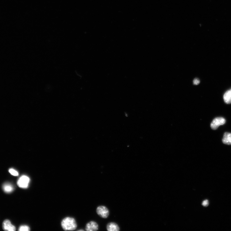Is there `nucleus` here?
Wrapping results in <instances>:
<instances>
[{
	"instance_id": "1",
	"label": "nucleus",
	"mask_w": 231,
	"mask_h": 231,
	"mask_svg": "<svg viewBox=\"0 0 231 231\" xmlns=\"http://www.w3.org/2000/svg\"><path fill=\"white\" fill-rule=\"evenodd\" d=\"M61 226L65 230H74L77 226L75 219L70 217L65 218L62 221Z\"/></svg>"
},
{
	"instance_id": "10",
	"label": "nucleus",
	"mask_w": 231,
	"mask_h": 231,
	"mask_svg": "<svg viewBox=\"0 0 231 231\" xmlns=\"http://www.w3.org/2000/svg\"><path fill=\"white\" fill-rule=\"evenodd\" d=\"M225 102L227 104L231 103V92L230 90L227 91L223 96Z\"/></svg>"
},
{
	"instance_id": "3",
	"label": "nucleus",
	"mask_w": 231,
	"mask_h": 231,
	"mask_svg": "<svg viewBox=\"0 0 231 231\" xmlns=\"http://www.w3.org/2000/svg\"><path fill=\"white\" fill-rule=\"evenodd\" d=\"M226 122L225 119L222 117H218L214 118L211 123V127L213 130L217 129L221 125L224 124Z\"/></svg>"
},
{
	"instance_id": "14",
	"label": "nucleus",
	"mask_w": 231,
	"mask_h": 231,
	"mask_svg": "<svg viewBox=\"0 0 231 231\" xmlns=\"http://www.w3.org/2000/svg\"><path fill=\"white\" fill-rule=\"evenodd\" d=\"M200 81L198 79H195L193 81V83L195 85H198L200 83Z\"/></svg>"
},
{
	"instance_id": "12",
	"label": "nucleus",
	"mask_w": 231,
	"mask_h": 231,
	"mask_svg": "<svg viewBox=\"0 0 231 231\" xmlns=\"http://www.w3.org/2000/svg\"><path fill=\"white\" fill-rule=\"evenodd\" d=\"M30 230L29 227L26 225L21 226L18 229L19 231H29Z\"/></svg>"
},
{
	"instance_id": "9",
	"label": "nucleus",
	"mask_w": 231,
	"mask_h": 231,
	"mask_svg": "<svg viewBox=\"0 0 231 231\" xmlns=\"http://www.w3.org/2000/svg\"><path fill=\"white\" fill-rule=\"evenodd\" d=\"M222 142L225 144L231 145V133H225L222 139Z\"/></svg>"
},
{
	"instance_id": "7",
	"label": "nucleus",
	"mask_w": 231,
	"mask_h": 231,
	"mask_svg": "<svg viewBox=\"0 0 231 231\" xmlns=\"http://www.w3.org/2000/svg\"><path fill=\"white\" fill-rule=\"evenodd\" d=\"M3 191L6 193L10 194L14 190L15 188L13 185L9 182L5 183L2 185Z\"/></svg>"
},
{
	"instance_id": "13",
	"label": "nucleus",
	"mask_w": 231,
	"mask_h": 231,
	"mask_svg": "<svg viewBox=\"0 0 231 231\" xmlns=\"http://www.w3.org/2000/svg\"><path fill=\"white\" fill-rule=\"evenodd\" d=\"M209 205V202L208 200H205L202 203V205L204 206H207Z\"/></svg>"
},
{
	"instance_id": "15",
	"label": "nucleus",
	"mask_w": 231,
	"mask_h": 231,
	"mask_svg": "<svg viewBox=\"0 0 231 231\" xmlns=\"http://www.w3.org/2000/svg\"><path fill=\"white\" fill-rule=\"evenodd\" d=\"M79 231H84L83 230H79Z\"/></svg>"
},
{
	"instance_id": "4",
	"label": "nucleus",
	"mask_w": 231,
	"mask_h": 231,
	"mask_svg": "<svg viewBox=\"0 0 231 231\" xmlns=\"http://www.w3.org/2000/svg\"><path fill=\"white\" fill-rule=\"evenodd\" d=\"M96 212L100 216L103 218H107L109 215V211L105 206H100L96 209Z\"/></svg>"
},
{
	"instance_id": "11",
	"label": "nucleus",
	"mask_w": 231,
	"mask_h": 231,
	"mask_svg": "<svg viewBox=\"0 0 231 231\" xmlns=\"http://www.w3.org/2000/svg\"><path fill=\"white\" fill-rule=\"evenodd\" d=\"M9 171L10 174L14 176H17L19 175L18 172L13 168H10L9 169Z\"/></svg>"
},
{
	"instance_id": "6",
	"label": "nucleus",
	"mask_w": 231,
	"mask_h": 231,
	"mask_svg": "<svg viewBox=\"0 0 231 231\" xmlns=\"http://www.w3.org/2000/svg\"><path fill=\"white\" fill-rule=\"evenodd\" d=\"M98 228L99 226L97 223L93 221L87 223L86 227V229L87 231H97Z\"/></svg>"
},
{
	"instance_id": "5",
	"label": "nucleus",
	"mask_w": 231,
	"mask_h": 231,
	"mask_svg": "<svg viewBox=\"0 0 231 231\" xmlns=\"http://www.w3.org/2000/svg\"><path fill=\"white\" fill-rule=\"evenodd\" d=\"M3 229L6 231H15L16 228L15 226L12 224L9 219H5L2 223Z\"/></svg>"
},
{
	"instance_id": "16",
	"label": "nucleus",
	"mask_w": 231,
	"mask_h": 231,
	"mask_svg": "<svg viewBox=\"0 0 231 231\" xmlns=\"http://www.w3.org/2000/svg\"><path fill=\"white\" fill-rule=\"evenodd\" d=\"M230 92H231V89L230 90Z\"/></svg>"
},
{
	"instance_id": "2",
	"label": "nucleus",
	"mask_w": 231,
	"mask_h": 231,
	"mask_svg": "<svg viewBox=\"0 0 231 231\" xmlns=\"http://www.w3.org/2000/svg\"><path fill=\"white\" fill-rule=\"evenodd\" d=\"M30 180V179L28 176L25 175H22L17 180V185L21 188H26L28 187Z\"/></svg>"
},
{
	"instance_id": "8",
	"label": "nucleus",
	"mask_w": 231,
	"mask_h": 231,
	"mask_svg": "<svg viewBox=\"0 0 231 231\" xmlns=\"http://www.w3.org/2000/svg\"><path fill=\"white\" fill-rule=\"evenodd\" d=\"M107 229L109 231H118L120 230V228L116 223L111 222L107 225Z\"/></svg>"
}]
</instances>
